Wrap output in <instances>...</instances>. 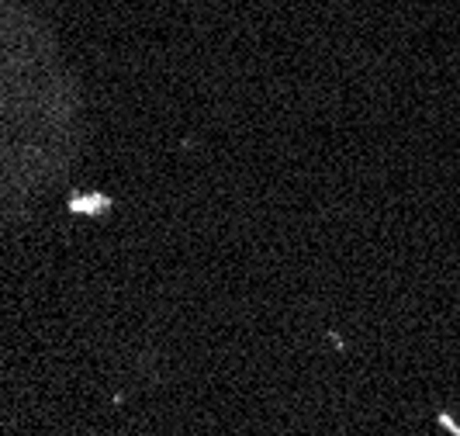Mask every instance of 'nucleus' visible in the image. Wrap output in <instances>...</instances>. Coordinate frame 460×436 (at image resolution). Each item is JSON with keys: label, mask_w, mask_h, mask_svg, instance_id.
Returning a JSON list of instances; mask_svg holds the SVG:
<instances>
[{"label": "nucleus", "mask_w": 460, "mask_h": 436, "mask_svg": "<svg viewBox=\"0 0 460 436\" xmlns=\"http://www.w3.org/2000/svg\"><path fill=\"white\" fill-rule=\"evenodd\" d=\"M436 423H440V426H443L450 436H460V423L450 416V412H436Z\"/></svg>", "instance_id": "f257e3e1"}]
</instances>
